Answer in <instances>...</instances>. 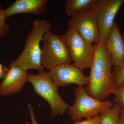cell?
Wrapping results in <instances>:
<instances>
[{
    "label": "cell",
    "instance_id": "6da1fadb",
    "mask_svg": "<svg viewBox=\"0 0 124 124\" xmlns=\"http://www.w3.org/2000/svg\"><path fill=\"white\" fill-rule=\"evenodd\" d=\"M95 52L86 87L87 93L100 101L108 98L116 88L112 74V62L105 41L101 39L95 43Z\"/></svg>",
    "mask_w": 124,
    "mask_h": 124
},
{
    "label": "cell",
    "instance_id": "7a4b0ae2",
    "mask_svg": "<svg viewBox=\"0 0 124 124\" xmlns=\"http://www.w3.org/2000/svg\"><path fill=\"white\" fill-rule=\"evenodd\" d=\"M52 26L48 20L36 19L32 23V28L28 34L23 50L16 60L12 62L23 70L31 69L39 72L44 71L41 63V48L40 46L45 33L50 31Z\"/></svg>",
    "mask_w": 124,
    "mask_h": 124
},
{
    "label": "cell",
    "instance_id": "3957f363",
    "mask_svg": "<svg viewBox=\"0 0 124 124\" xmlns=\"http://www.w3.org/2000/svg\"><path fill=\"white\" fill-rule=\"evenodd\" d=\"M28 82L33 86L35 93L50 105L51 117L63 115L68 110L69 105L59 95L58 87L51 81L48 72L43 71L37 74H28Z\"/></svg>",
    "mask_w": 124,
    "mask_h": 124
},
{
    "label": "cell",
    "instance_id": "277c9868",
    "mask_svg": "<svg viewBox=\"0 0 124 124\" xmlns=\"http://www.w3.org/2000/svg\"><path fill=\"white\" fill-rule=\"evenodd\" d=\"M75 100L71 106L69 107L68 113L73 121L82 118L90 119L102 113L113 106L110 100L100 101L93 98L87 93L85 88L78 86L74 90Z\"/></svg>",
    "mask_w": 124,
    "mask_h": 124
},
{
    "label": "cell",
    "instance_id": "5b68a950",
    "mask_svg": "<svg viewBox=\"0 0 124 124\" xmlns=\"http://www.w3.org/2000/svg\"><path fill=\"white\" fill-rule=\"evenodd\" d=\"M42 42L41 63L44 68L49 71L62 64H70L72 61L62 35L49 31L45 33Z\"/></svg>",
    "mask_w": 124,
    "mask_h": 124
},
{
    "label": "cell",
    "instance_id": "8992f818",
    "mask_svg": "<svg viewBox=\"0 0 124 124\" xmlns=\"http://www.w3.org/2000/svg\"><path fill=\"white\" fill-rule=\"evenodd\" d=\"M66 43L73 65L81 70L90 68L95 52V46L86 42L71 28L62 35Z\"/></svg>",
    "mask_w": 124,
    "mask_h": 124
},
{
    "label": "cell",
    "instance_id": "52a82bcc",
    "mask_svg": "<svg viewBox=\"0 0 124 124\" xmlns=\"http://www.w3.org/2000/svg\"><path fill=\"white\" fill-rule=\"evenodd\" d=\"M124 0H96L90 10L97 21L101 39L105 41L114 23L116 15Z\"/></svg>",
    "mask_w": 124,
    "mask_h": 124
},
{
    "label": "cell",
    "instance_id": "ba28073f",
    "mask_svg": "<svg viewBox=\"0 0 124 124\" xmlns=\"http://www.w3.org/2000/svg\"><path fill=\"white\" fill-rule=\"evenodd\" d=\"M68 23L86 42L95 44L101 39L97 21L91 10L78 11L71 16Z\"/></svg>",
    "mask_w": 124,
    "mask_h": 124
},
{
    "label": "cell",
    "instance_id": "9c48e42d",
    "mask_svg": "<svg viewBox=\"0 0 124 124\" xmlns=\"http://www.w3.org/2000/svg\"><path fill=\"white\" fill-rule=\"evenodd\" d=\"M51 81L58 88L67 86L70 84L83 86L87 85L88 77L82 70L72 64H64L51 69L48 72Z\"/></svg>",
    "mask_w": 124,
    "mask_h": 124
},
{
    "label": "cell",
    "instance_id": "30bf717a",
    "mask_svg": "<svg viewBox=\"0 0 124 124\" xmlns=\"http://www.w3.org/2000/svg\"><path fill=\"white\" fill-rule=\"evenodd\" d=\"M8 70L0 83V96H6L17 93L28 82V73L16 66L12 62Z\"/></svg>",
    "mask_w": 124,
    "mask_h": 124
},
{
    "label": "cell",
    "instance_id": "8fae6325",
    "mask_svg": "<svg viewBox=\"0 0 124 124\" xmlns=\"http://www.w3.org/2000/svg\"><path fill=\"white\" fill-rule=\"evenodd\" d=\"M105 44L113 66H120L124 62V40L119 27L116 22L111 28Z\"/></svg>",
    "mask_w": 124,
    "mask_h": 124
},
{
    "label": "cell",
    "instance_id": "7c38bea8",
    "mask_svg": "<svg viewBox=\"0 0 124 124\" xmlns=\"http://www.w3.org/2000/svg\"><path fill=\"white\" fill-rule=\"evenodd\" d=\"M48 0H16L7 8L3 9L5 19L18 14H32L40 15L46 8Z\"/></svg>",
    "mask_w": 124,
    "mask_h": 124
},
{
    "label": "cell",
    "instance_id": "4fadbf2b",
    "mask_svg": "<svg viewBox=\"0 0 124 124\" xmlns=\"http://www.w3.org/2000/svg\"><path fill=\"white\" fill-rule=\"evenodd\" d=\"M96 0H67L65 4L66 13L71 16L83 10H90Z\"/></svg>",
    "mask_w": 124,
    "mask_h": 124
},
{
    "label": "cell",
    "instance_id": "5bb4252c",
    "mask_svg": "<svg viewBox=\"0 0 124 124\" xmlns=\"http://www.w3.org/2000/svg\"><path fill=\"white\" fill-rule=\"evenodd\" d=\"M121 108L116 103L100 114L101 124H121L120 114Z\"/></svg>",
    "mask_w": 124,
    "mask_h": 124
},
{
    "label": "cell",
    "instance_id": "9a60e30c",
    "mask_svg": "<svg viewBox=\"0 0 124 124\" xmlns=\"http://www.w3.org/2000/svg\"><path fill=\"white\" fill-rule=\"evenodd\" d=\"M112 77L116 87L124 84V62L119 66L113 67L112 69Z\"/></svg>",
    "mask_w": 124,
    "mask_h": 124
},
{
    "label": "cell",
    "instance_id": "2e32d148",
    "mask_svg": "<svg viewBox=\"0 0 124 124\" xmlns=\"http://www.w3.org/2000/svg\"><path fill=\"white\" fill-rule=\"evenodd\" d=\"M112 94L113 95V102L119 105L121 108H124V84L116 87Z\"/></svg>",
    "mask_w": 124,
    "mask_h": 124
},
{
    "label": "cell",
    "instance_id": "e0dca14e",
    "mask_svg": "<svg viewBox=\"0 0 124 124\" xmlns=\"http://www.w3.org/2000/svg\"><path fill=\"white\" fill-rule=\"evenodd\" d=\"M2 7L0 6V38L5 37L10 28V26L6 22L3 14Z\"/></svg>",
    "mask_w": 124,
    "mask_h": 124
},
{
    "label": "cell",
    "instance_id": "ac0fdd59",
    "mask_svg": "<svg viewBox=\"0 0 124 124\" xmlns=\"http://www.w3.org/2000/svg\"><path fill=\"white\" fill-rule=\"evenodd\" d=\"M73 124H101L100 115L93 118L76 121Z\"/></svg>",
    "mask_w": 124,
    "mask_h": 124
},
{
    "label": "cell",
    "instance_id": "d6986e66",
    "mask_svg": "<svg viewBox=\"0 0 124 124\" xmlns=\"http://www.w3.org/2000/svg\"><path fill=\"white\" fill-rule=\"evenodd\" d=\"M30 114L31 124H38L36 120L35 116L34 114L33 108L32 105L31 103H29L27 105Z\"/></svg>",
    "mask_w": 124,
    "mask_h": 124
},
{
    "label": "cell",
    "instance_id": "ffe728a7",
    "mask_svg": "<svg viewBox=\"0 0 124 124\" xmlns=\"http://www.w3.org/2000/svg\"><path fill=\"white\" fill-rule=\"evenodd\" d=\"M8 70V68L0 63V80L3 79Z\"/></svg>",
    "mask_w": 124,
    "mask_h": 124
},
{
    "label": "cell",
    "instance_id": "44dd1931",
    "mask_svg": "<svg viewBox=\"0 0 124 124\" xmlns=\"http://www.w3.org/2000/svg\"><path fill=\"white\" fill-rule=\"evenodd\" d=\"M120 122L121 124H124V108H121L120 114Z\"/></svg>",
    "mask_w": 124,
    "mask_h": 124
},
{
    "label": "cell",
    "instance_id": "7402d4cb",
    "mask_svg": "<svg viewBox=\"0 0 124 124\" xmlns=\"http://www.w3.org/2000/svg\"><path fill=\"white\" fill-rule=\"evenodd\" d=\"M122 38H123V39H124V33H122Z\"/></svg>",
    "mask_w": 124,
    "mask_h": 124
},
{
    "label": "cell",
    "instance_id": "603a6c76",
    "mask_svg": "<svg viewBox=\"0 0 124 124\" xmlns=\"http://www.w3.org/2000/svg\"><path fill=\"white\" fill-rule=\"evenodd\" d=\"M24 124H29V122L28 121H26L24 123Z\"/></svg>",
    "mask_w": 124,
    "mask_h": 124
}]
</instances>
